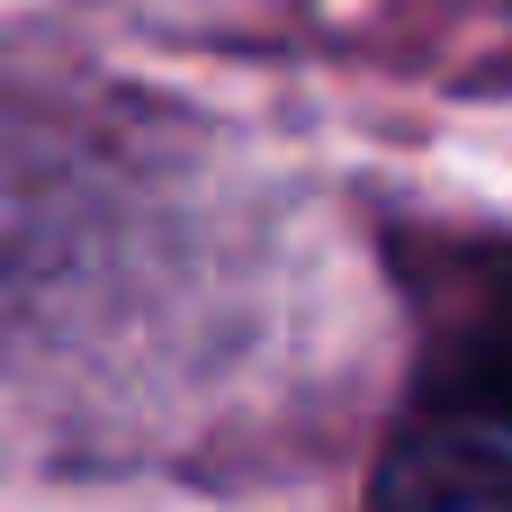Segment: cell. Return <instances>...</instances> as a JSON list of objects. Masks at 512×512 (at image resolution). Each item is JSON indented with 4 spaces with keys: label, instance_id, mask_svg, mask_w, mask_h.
<instances>
[{
    "label": "cell",
    "instance_id": "2",
    "mask_svg": "<svg viewBox=\"0 0 512 512\" xmlns=\"http://www.w3.org/2000/svg\"><path fill=\"white\" fill-rule=\"evenodd\" d=\"M468 360H477V369H468V387H477V396L512 423V297L486 315V333H477V351H468Z\"/></svg>",
    "mask_w": 512,
    "mask_h": 512
},
{
    "label": "cell",
    "instance_id": "1",
    "mask_svg": "<svg viewBox=\"0 0 512 512\" xmlns=\"http://www.w3.org/2000/svg\"><path fill=\"white\" fill-rule=\"evenodd\" d=\"M378 512H512V450L468 432H423L378 468Z\"/></svg>",
    "mask_w": 512,
    "mask_h": 512
}]
</instances>
